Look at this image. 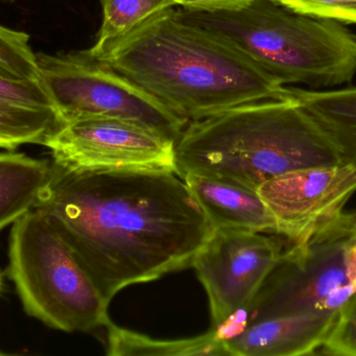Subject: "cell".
<instances>
[{
	"label": "cell",
	"instance_id": "obj_1",
	"mask_svg": "<svg viewBox=\"0 0 356 356\" xmlns=\"http://www.w3.org/2000/svg\"><path fill=\"white\" fill-rule=\"evenodd\" d=\"M35 209L67 240L104 299L192 265L213 231L175 171L71 169L51 162Z\"/></svg>",
	"mask_w": 356,
	"mask_h": 356
},
{
	"label": "cell",
	"instance_id": "obj_2",
	"mask_svg": "<svg viewBox=\"0 0 356 356\" xmlns=\"http://www.w3.org/2000/svg\"><path fill=\"white\" fill-rule=\"evenodd\" d=\"M87 52L188 123L243 105L291 98L289 87L249 56L180 18L173 8Z\"/></svg>",
	"mask_w": 356,
	"mask_h": 356
},
{
	"label": "cell",
	"instance_id": "obj_3",
	"mask_svg": "<svg viewBox=\"0 0 356 356\" xmlns=\"http://www.w3.org/2000/svg\"><path fill=\"white\" fill-rule=\"evenodd\" d=\"M345 163L330 136L296 102L263 100L190 121L175 141V173L257 190L289 171Z\"/></svg>",
	"mask_w": 356,
	"mask_h": 356
},
{
	"label": "cell",
	"instance_id": "obj_4",
	"mask_svg": "<svg viewBox=\"0 0 356 356\" xmlns=\"http://www.w3.org/2000/svg\"><path fill=\"white\" fill-rule=\"evenodd\" d=\"M177 13L229 42L282 85L334 87L356 75V36L338 21L300 14L275 0H252L234 10Z\"/></svg>",
	"mask_w": 356,
	"mask_h": 356
},
{
	"label": "cell",
	"instance_id": "obj_5",
	"mask_svg": "<svg viewBox=\"0 0 356 356\" xmlns=\"http://www.w3.org/2000/svg\"><path fill=\"white\" fill-rule=\"evenodd\" d=\"M8 276L27 315L54 330L108 325L110 302L49 217L33 208L10 229Z\"/></svg>",
	"mask_w": 356,
	"mask_h": 356
},
{
	"label": "cell",
	"instance_id": "obj_6",
	"mask_svg": "<svg viewBox=\"0 0 356 356\" xmlns=\"http://www.w3.org/2000/svg\"><path fill=\"white\" fill-rule=\"evenodd\" d=\"M355 213L307 245H291L248 307L238 327L268 318L339 311L356 293Z\"/></svg>",
	"mask_w": 356,
	"mask_h": 356
},
{
	"label": "cell",
	"instance_id": "obj_7",
	"mask_svg": "<svg viewBox=\"0 0 356 356\" xmlns=\"http://www.w3.org/2000/svg\"><path fill=\"white\" fill-rule=\"evenodd\" d=\"M40 79L64 123L115 118L144 125L177 141L188 121L87 50L35 54Z\"/></svg>",
	"mask_w": 356,
	"mask_h": 356
},
{
	"label": "cell",
	"instance_id": "obj_8",
	"mask_svg": "<svg viewBox=\"0 0 356 356\" xmlns=\"http://www.w3.org/2000/svg\"><path fill=\"white\" fill-rule=\"evenodd\" d=\"M282 252L277 240L261 232L213 229L191 265L209 297L211 330L248 307Z\"/></svg>",
	"mask_w": 356,
	"mask_h": 356
},
{
	"label": "cell",
	"instance_id": "obj_9",
	"mask_svg": "<svg viewBox=\"0 0 356 356\" xmlns=\"http://www.w3.org/2000/svg\"><path fill=\"white\" fill-rule=\"evenodd\" d=\"M257 192L275 221V233L291 245H307L344 221L356 192V167L341 163L289 171Z\"/></svg>",
	"mask_w": 356,
	"mask_h": 356
},
{
	"label": "cell",
	"instance_id": "obj_10",
	"mask_svg": "<svg viewBox=\"0 0 356 356\" xmlns=\"http://www.w3.org/2000/svg\"><path fill=\"white\" fill-rule=\"evenodd\" d=\"M52 162L71 169H152L175 173V141L115 118L65 123L46 144Z\"/></svg>",
	"mask_w": 356,
	"mask_h": 356
},
{
	"label": "cell",
	"instance_id": "obj_11",
	"mask_svg": "<svg viewBox=\"0 0 356 356\" xmlns=\"http://www.w3.org/2000/svg\"><path fill=\"white\" fill-rule=\"evenodd\" d=\"M339 311L280 316L251 322L225 341L229 356L318 355Z\"/></svg>",
	"mask_w": 356,
	"mask_h": 356
},
{
	"label": "cell",
	"instance_id": "obj_12",
	"mask_svg": "<svg viewBox=\"0 0 356 356\" xmlns=\"http://www.w3.org/2000/svg\"><path fill=\"white\" fill-rule=\"evenodd\" d=\"M41 79L0 75V148L23 144L46 146L64 125Z\"/></svg>",
	"mask_w": 356,
	"mask_h": 356
},
{
	"label": "cell",
	"instance_id": "obj_13",
	"mask_svg": "<svg viewBox=\"0 0 356 356\" xmlns=\"http://www.w3.org/2000/svg\"><path fill=\"white\" fill-rule=\"evenodd\" d=\"M181 179L198 201L213 229L275 233V221L257 190L193 173Z\"/></svg>",
	"mask_w": 356,
	"mask_h": 356
},
{
	"label": "cell",
	"instance_id": "obj_14",
	"mask_svg": "<svg viewBox=\"0 0 356 356\" xmlns=\"http://www.w3.org/2000/svg\"><path fill=\"white\" fill-rule=\"evenodd\" d=\"M50 175L49 161L0 153V232L35 208Z\"/></svg>",
	"mask_w": 356,
	"mask_h": 356
},
{
	"label": "cell",
	"instance_id": "obj_15",
	"mask_svg": "<svg viewBox=\"0 0 356 356\" xmlns=\"http://www.w3.org/2000/svg\"><path fill=\"white\" fill-rule=\"evenodd\" d=\"M289 91L330 136L344 162L356 167V88L312 91L291 87Z\"/></svg>",
	"mask_w": 356,
	"mask_h": 356
},
{
	"label": "cell",
	"instance_id": "obj_16",
	"mask_svg": "<svg viewBox=\"0 0 356 356\" xmlns=\"http://www.w3.org/2000/svg\"><path fill=\"white\" fill-rule=\"evenodd\" d=\"M108 355L229 356L218 330L182 340H156L108 322Z\"/></svg>",
	"mask_w": 356,
	"mask_h": 356
},
{
	"label": "cell",
	"instance_id": "obj_17",
	"mask_svg": "<svg viewBox=\"0 0 356 356\" xmlns=\"http://www.w3.org/2000/svg\"><path fill=\"white\" fill-rule=\"evenodd\" d=\"M102 23L90 52L99 50L112 40L122 37L150 17L177 6L173 0H100Z\"/></svg>",
	"mask_w": 356,
	"mask_h": 356
},
{
	"label": "cell",
	"instance_id": "obj_18",
	"mask_svg": "<svg viewBox=\"0 0 356 356\" xmlns=\"http://www.w3.org/2000/svg\"><path fill=\"white\" fill-rule=\"evenodd\" d=\"M0 75L13 79H39L35 54L29 36L0 25Z\"/></svg>",
	"mask_w": 356,
	"mask_h": 356
},
{
	"label": "cell",
	"instance_id": "obj_19",
	"mask_svg": "<svg viewBox=\"0 0 356 356\" xmlns=\"http://www.w3.org/2000/svg\"><path fill=\"white\" fill-rule=\"evenodd\" d=\"M318 355L356 356V293L339 311L334 327Z\"/></svg>",
	"mask_w": 356,
	"mask_h": 356
},
{
	"label": "cell",
	"instance_id": "obj_20",
	"mask_svg": "<svg viewBox=\"0 0 356 356\" xmlns=\"http://www.w3.org/2000/svg\"><path fill=\"white\" fill-rule=\"evenodd\" d=\"M278 3L316 18L356 24V0H275Z\"/></svg>",
	"mask_w": 356,
	"mask_h": 356
},
{
	"label": "cell",
	"instance_id": "obj_21",
	"mask_svg": "<svg viewBox=\"0 0 356 356\" xmlns=\"http://www.w3.org/2000/svg\"><path fill=\"white\" fill-rule=\"evenodd\" d=\"M177 6L199 12L234 10L248 6L252 0H173Z\"/></svg>",
	"mask_w": 356,
	"mask_h": 356
},
{
	"label": "cell",
	"instance_id": "obj_22",
	"mask_svg": "<svg viewBox=\"0 0 356 356\" xmlns=\"http://www.w3.org/2000/svg\"><path fill=\"white\" fill-rule=\"evenodd\" d=\"M353 231H355L356 235V212H355V217H353Z\"/></svg>",
	"mask_w": 356,
	"mask_h": 356
},
{
	"label": "cell",
	"instance_id": "obj_23",
	"mask_svg": "<svg viewBox=\"0 0 356 356\" xmlns=\"http://www.w3.org/2000/svg\"><path fill=\"white\" fill-rule=\"evenodd\" d=\"M2 284H3V282H2V276H1V273H0V291H1Z\"/></svg>",
	"mask_w": 356,
	"mask_h": 356
},
{
	"label": "cell",
	"instance_id": "obj_24",
	"mask_svg": "<svg viewBox=\"0 0 356 356\" xmlns=\"http://www.w3.org/2000/svg\"><path fill=\"white\" fill-rule=\"evenodd\" d=\"M2 2H14L15 0H0Z\"/></svg>",
	"mask_w": 356,
	"mask_h": 356
},
{
	"label": "cell",
	"instance_id": "obj_25",
	"mask_svg": "<svg viewBox=\"0 0 356 356\" xmlns=\"http://www.w3.org/2000/svg\"><path fill=\"white\" fill-rule=\"evenodd\" d=\"M1 355H6V353H3V351L0 350V356Z\"/></svg>",
	"mask_w": 356,
	"mask_h": 356
}]
</instances>
